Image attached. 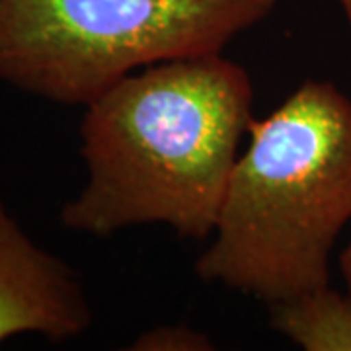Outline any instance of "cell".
<instances>
[{
	"instance_id": "1",
	"label": "cell",
	"mask_w": 351,
	"mask_h": 351,
	"mask_svg": "<svg viewBox=\"0 0 351 351\" xmlns=\"http://www.w3.org/2000/svg\"><path fill=\"white\" fill-rule=\"evenodd\" d=\"M252 104L250 75L221 53L125 76L84 106L88 180L64 203L63 226L98 239L137 225L211 237L254 121Z\"/></svg>"
},
{
	"instance_id": "2",
	"label": "cell",
	"mask_w": 351,
	"mask_h": 351,
	"mask_svg": "<svg viewBox=\"0 0 351 351\" xmlns=\"http://www.w3.org/2000/svg\"><path fill=\"white\" fill-rule=\"evenodd\" d=\"M248 133L195 274L271 306L330 285L351 221V98L306 80Z\"/></svg>"
},
{
	"instance_id": "3",
	"label": "cell",
	"mask_w": 351,
	"mask_h": 351,
	"mask_svg": "<svg viewBox=\"0 0 351 351\" xmlns=\"http://www.w3.org/2000/svg\"><path fill=\"white\" fill-rule=\"evenodd\" d=\"M277 0H0V80L88 106L141 66L219 55Z\"/></svg>"
},
{
	"instance_id": "4",
	"label": "cell",
	"mask_w": 351,
	"mask_h": 351,
	"mask_svg": "<svg viewBox=\"0 0 351 351\" xmlns=\"http://www.w3.org/2000/svg\"><path fill=\"white\" fill-rule=\"evenodd\" d=\"M90 324L92 308L75 269L36 244L0 201V343L20 334L64 341Z\"/></svg>"
},
{
	"instance_id": "5",
	"label": "cell",
	"mask_w": 351,
	"mask_h": 351,
	"mask_svg": "<svg viewBox=\"0 0 351 351\" xmlns=\"http://www.w3.org/2000/svg\"><path fill=\"white\" fill-rule=\"evenodd\" d=\"M271 326L304 351H351V293L324 285L276 302Z\"/></svg>"
},
{
	"instance_id": "6",
	"label": "cell",
	"mask_w": 351,
	"mask_h": 351,
	"mask_svg": "<svg viewBox=\"0 0 351 351\" xmlns=\"http://www.w3.org/2000/svg\"><path fill=\"white\" fill-rule=\"evenodd\" d=\"M131 350L138 351H205L213 341L188 326H158L141 334Z\"/></svg>"
},
{
	"instance_id": "7",
	"label": "cell",
	"mask_w": 351,
	"mask_h": 351,
	"mask_svg": "<svg viewBox=\"0 0 351 351\" xmlns=\"http://www.w3.org/2000/svg\"><path fill=\"white\" fill-rule=\"evenodd\" d=\"M339 269H341V276L346 279L348 291L351 293V240L350 244L346 246V250L341 252V256H339Z\"/></svg>"
},
{
	"instance_id": "8",
	"label": "cell",
	"mask_w": 351,
	"mask_h": 351,
	"mask_svg": "<svg viewBox=\"0 0 351 351\" xmlns=\"http://www.w3.org/2000/svg\"><path fill=\"white\" fill-rule=\"evenodd\" d=\"M339 4H341V8L346 12V18H348V24H350L351 29V0H339Z\"/></svg>"
}]
</instances>
